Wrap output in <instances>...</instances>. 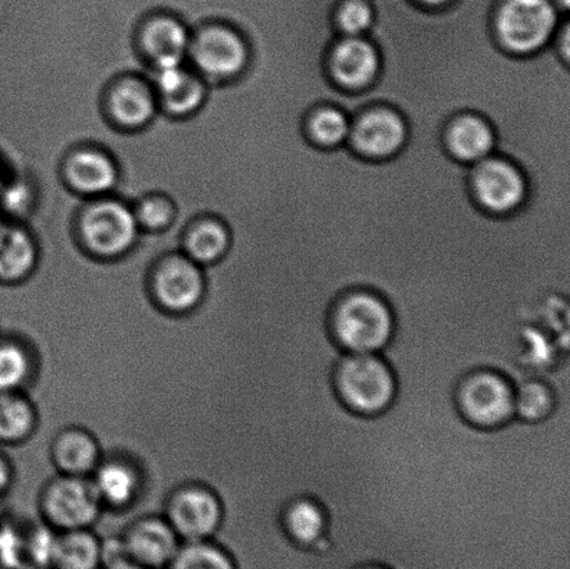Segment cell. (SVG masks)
Masks as SVG:
<instances>
[{
    "label": "cell",
    "mask_w": 570,
    "mask_h": 569,
    "mask_svg": "<svg viewBox=\"0 0 570 569\" xmlns=\"http://www.w3.org/2000/svg\"><path fill=\"white\" fill-rule=\"evenodd\" d=\"M330 332L345 354H379L394 334V314L382 295L351 290L335 301L328 315Z\"/></svg>",
    "instance_id": "cell-1"
},
{
    "label": "cell",
    "mask_w": 570,
    "mask_h": 569,
    "mask_svg": "<svg viewBox=\"0 0 570 569\" xmlns=\"http://www.w3.org/2000/svg\"><path fill=\"white\" fill-rule=\"evenodd\" d=\"M76 234L89 255L109 261L130 253L142 232L132 205L116 195H106L87 199L78 208Z\"/></svg>",
    "instance_id": "cell-2"
},
{
    "label": "cell",
    "mask_w": 570,
    "mask_h": 569,
    "mask_svg": "<svg viewBox=\"0 0 570 569\" xmlns=\"http://www.w3.org/2000/svg\"><path fill=\"white\" fill-rule=\"evenodd\" d=\"M563 14L554 0H502L494 14L497 39L517 56H532L549 47L560 31Z\"/></svg>",
    "instance_id": "cell-3"
},
{
    "label": "cell",
    "mask_w": 570,
    "mask_h": 569,
    "mask_svg": "<svg viewBox=\"0 0 570 569\" xmlns=\"http://www.w3.org/2000/svg\"><path fill=\"white\" fill-rule=\"evenodd\" d=\"M334 389L346 409L363 416L382 414L393 403V371L379 354H344L334 370Z\"/></svg>",
    "instance_id": "cell-4"
},
{
    "label": "cell",
    "mask_w": 570,
    "mask_h": 569,
    "mask_svg": "<svg viewBox=\"0 0 570 569\" xmlns=\"http://www.w3.org/2000/svg\"><path fill=\"white\" fill-rule=\"evenodd\" d=\"M188 58L206 82L237 80L247 71L250 48L244 33L225 21H205L191 28Z\"/></svg>",
    "instance_id": "cell-5"
},
{
    "label": "cell",
    "mask_w": 570,
    "mask_h": 569,
    "mask_svg": "<svg viewBox=\"0 0 570 569\" xmlns=\"http://www.w3.org/2000/svg\"><path fill=\"white\" fill-rule=\"evenodd\" d=\"M461 415L480 429H497L515 420L513 383L502 373L478 370L462 379L455 394Z\"/></svg>",
    "instance_id": "cell-6"
},
{
    "label": "cell",
    "mask_w": 570,
    "mask_h": 569,
    "mask_svg": "<svg viewBox=\"0 0 570 569\" xmlns=\"http://www.w3.org/2000/svg\"><path fill=\"white\" fill-rule=\"evenodd\" d=\"M102 510L89 478L56 475L39 496V514L58 532L92 529Z\"/></svg>",
    "instance_id": "cell-7"
},
{
    "label": "cell",
    "mask_w": 570,
    "mask_h": 569,
    "mask_svg": "<svg viewBox=\"0 0 570 569\" xmlns=\"http://www.w3.org/2000/svg\"><path fill=\"white\" fill-rule=\"evenodd\" d=\"M148 283L156 305L173 315L197 308L206 288L204 267L181 251L161 255L150 267Z\"/></svg>",
    "instance_id": "cell-8"
},
{
    "label": "cell",
    "mask_w": 570,
    "mask_h": 569,
    "mask_svg": "<svg viewBox=\"0 0 570 569\" xmlns=\"http://www.w3.org/2000/svg\"><path fill=\"white\" fill-rule=\"evenodd\" d=\"M471 187L479 205L494 215H511L528 198V182L522 170L497 154L472 166Z\"/></svg>",
    "instance_id": "cell-9"
},
{
    "label": "cell",
    "mask_w": 570,
    "mask_h": 569,
    "mask_svg": "<svg viewBox=\"0 0 570 569\" xmlns=\"http://www.w3.org/2000/svg\"><path fill=\"white\" fill-rule=\"evenodd\" d=\"M164 518L181 542L208 540L219 529L222 504L210 489L200 484H184L167 500Z\"/></svg>",
    "instance_id": "cell-10"
},
{
    "label": "cell",
    "mask_w": 570,
    "mask_h": 569,
    "mask_svg": "<svg viewBox=\"0 0 570 569\" xmlns=\"http://www.w3.org/2000/svg\"><path fill=\"white\" fill-rule=\"evenodd\" d=\"M191 37V27L180 17L156 11L139 22L136 42L145 63L155 70L186 65Z\"/></svg>",
    "instance_id": "cell-11"
},
{
    "label": "cell",
    "mask_w": 570,
    "mask_h": 569,
    "mask_svg": "<svg viewBox=\"0 0 570 569\" xmlns=\"http://www.w3.org/2000/svg\"><path fill=\"white\" fill-rule=\"evenodd\" d=\"M104 109L111 125L126 131L141 130L160 111L153 84L137 72H125L108 84L104 94Z\"/></svg>",
    "instance_id": "cell-12"
},
{
    "label": "cell",
    "mask_w": 570,
    "mask_h": 569,
    "mask_svg": "<svg viewBox=\"0 0 570 569\" xmlns=\"http://www.w3.org/2000/svg\"><path fill=\"white\" fill-rule=\"evenodd\" d=\"M60 169L67 187L86 199L115 194L120 182L114 156L95 145H77L67 150Z\"/></svg>",
    "instance_id": "cell-13"
},
{
    "label": "cell",
    "mask_w": 570,
    "mask_h": 569,
    "mask_svg": "<svg viewBox=\"0 0 570 569\" xmlns=\"http://www.w3.org/2000/svg\"><path fill=\"white\" fill-rule=\"evenodd\" d=\"M406 122L389 106H373L352 119L348 143L357 154L371 159H389L406 143Z\"/></svg>",
    "instance_id": "cell-14"
},
{
    "label": "cell",
    "mask_w": 570,
    "mask_h": 569,
    "mask_svg": "<svg viewBox=\"0 0 570 569\" xmlns=\"http://www.w3.org/2000/svg\"><path fill=\"white\" fill-rule=\"evenodd\" d=\"M382 59L376 45L367 37L335 39L327 58V69L338 87L348 91H362L379 77Z\"/></svg>",
    "instance_id": "cell-15"
},
{
    "label": "cell",
    "mask_w": 570,
    "mask_h": 569,
    "mask_svg": "<svg viewBox=\"0 0 570 569\" xmlns=\"http://www.w3.org/2000/svg\"><path fill=\"white\" fill-rule=\"evenodd\" d=\"M159 100L161 114L188 117L197 114L208 98L209 82L186 65L149 69L144 72Z\"/></svg>",
    "instance_id": "cell-16"
},
{
    "label": "cell",
    "mask_w": 570,
    "mask_h": 569,
    "mask_svg": "<svg viewBox=\"0 0 570 569\" xmlns=\"http://www.w3.org/2000/svg\"><path fill=\"white\" fill-rule=\"evenodd\" d=\"M128 560L148 569H166L177 555L181 539L164 517H145L121 533Z\"/></svg>",
    "instance_id": "cell-17"
},
{
    "label": "cell",
    "mask_w": 570,
    "mask_h": 569,
    "mask_svg": "<svg viewBox=\"0 0 570 569\" xmlns=\"http://www.w3.org/2000/svg\"><path fill=\"white\" fill-rule=\"evenodd\" d=\"M104 457L91 433L81 428H66L55 434L49 460L56 475L89 478Z\"/></svg>",
    "instance_id": "cell-18"
},
{
    "label": "cell",
    "mask_w": 570,
    "mask_h": 569,
    "mask_svg": "<svg viewBox=\"0 0 570 569\" xmlns=\"http://www.w3.org/2000/svg\"><path fill=\"white\" fill-rule=\"evenodd\" d=\"M445 145L455 159L473 166L494 155L495 133L482 116L463 114L446 126Z\"/></svg>",
    "instance_id": "cell-19"
},
{
    "label": "cell",
    "mask_w": 570,
    "mask_h": 569,
    "mask_svg": "<svg viewBox=\"0 0 570 569\" xmlns=\"http://www.w3.org/2000/svg\"><path fill=\"white\" fill-rule=\"evenodd\" d=\"M91 479L104 510H122L137 499L141 479L130 461L106 457L99 462Z\"/></svg>",
    "instance_id": "cell-20"
},
{
    "label": "cell",
    "mask_w": 570,
    "mask_h": 569,
    "mask_svg": "<svg viewBox=\"0 0 570 569\" xmlns=\"http://www.w3.org/2000/svg\"><path fill=\"white\" fill-rule=\"evenodd\" d=\"M232 234L225 222L212 215L194 217L184 227L180 251L199 266H209L225 258Z\"/></svg>",
    "instance_id": "cell-21"
},
{
    "label": "cell",
    "mask_w": 570,
    "mask_h": 569,
    "mask_svg": "<svg viewBox=\"0 0 570 569\" xmlns=\"http://www.w3.org/2000/svg\"><path fill=\"white\" fill-rule=\"evenodd\" d=\"M38 264L37 239L26 225L0 227V283L14 284L31 275Z\"/></svg>",
    "instance_id": "cell-22"
},
{
    "label": "cell",
    "mask_w": 570,
    "mask_h": 569,
    "mask_svg": "<svg viewBox=\"0 0 570 569\" xmlns=\"http://www.w3.org/2000/svg\"><path fill=\"white\" fill-rule=\"evenodd\" d=\"M570 377V365L563 366L551 381L543 377H528L513 386L515 418L535 423L547 420L557 409V387Z\"/></svg>",
    "instance_id": "cell-23"
},
{
    "label": "cell",
    "mask_w": 570,
    "mask_h": 569,
    "mask_svg": "<svg viewBox=\"0 0 570 569\" xmlns=\"http://www.w3.org/2000/svg\"><path fill=\"white\" fill-rule=\"evenodd\" d=\"M49 569H102L98 534L91 528L58 532Z\"/></svg>",
    "instance_id": "cell-24"
},
{
    "label": "cell",
    "mask_w": 570,
    "mask_h": 569,
    "mask_svg": "<svg viewBox=\"0 0 570 569\" xmlns=\"http://www.w3.org/2000/svg\"><path fill=\"white\" fill-rule=\"evenodd\" d=\"M282 521L285 533L301 548L311 549L327 534L326 511L311 498L291 501L284 509Z\"/></svg>",
    "instance_id": "cell-25"
},
{
    "label": "cell",
    "mask_w": 570,
    "mask_h": 569,
    "mask_svg": "<svg viewBox=\"0 0 570 569\" xmlns=\"http://www.w3.org/2000/svg\"><path fill=\"white\" fill-rule=\"evenodd\" d=\"M36 409L22 392H0V445H13L31 436Z\"/></svg>",
    "instance_id": "cell-26"
},
{
    "label": "cell",
    "mask_w": 570,
    "mask_h": 569,
    "mask_svg": "<svg viewBox=\"0 0 570 569\" xmlns=\"http://www.w3.org/2000/svg\"><path fill=\"white\" fill-rule=\"evenodd\" d=\"M32 372L30 350L20 340L0 336V392H22Z\"/></svg>",
    "instance_id": "cell-27"
},
{
    "label": "cell",
    "mask_w": 570,
    "mask_h": 569,
    "mask_svg": "<svg viewBox=\"0 0 570 569\" xmlns=\"http://www.w3.org/2000/svg\"><path fill=\"white\" fill-rule=\"evenodd\" d=\"M352 119L335 106H318L306 120V133L313 143L323 148H335L348 143Z\"/></svg>",
    "instance_id": "cell-28"
},
{
    "label": "cell",
    "mask_w": 570,
    "mask_h": 569,
    "mask_svg": "<svg viewBox=\"0 0 570 569\" xmlns=\"http://www.w3.org/2000/svg\"><path fill=\"white\" fill-rule=\"evenodd\" d=\"M166 569H236L232 557L214 540L183 542Z\"/></svg>",
    "instance_id": "cell-29"
},
{
    "label": "cell",
    "mask_w": 570,
    "mask_h": 569,
    "mask_svg": "<svg viewBox=\"0 0 570 569\" xmlns=\"http://www.w3.org/2000/svg\"><path fill=\"white\" fill-rule=\"evenodd\" d=\"M141 232L160 233L167 230L177 217L176 204L161 193H149L132 204Z\"/></svg>",
    "instance_id": "cell-30"
},
{
    "label": "cell",
    "mask_w": 570,
    "mask_h": 569,
    "mask_svg": "<svg viewBox=\"0 0 570 569\" xmlns=\"http://www.w3.org/2000/svg\"><path fill=\"white\" fill-rule=\"evenodd\" d=\"M37 204L36 184L30 177L16 173L6 180L0 192V209L14 220H26L32 214Z\"/></svg>",
    "instance_id": "cell-31"
},
{
    "label": "cell",
    "mask_w": 570,
    "mask_h": 569,
    "mask_svg": "<svg viewBox=\"0 0 570 569\" xmlns=\"http://www.w3.org/2000/svg\"><path fill=\"white\" fill-rule=\"evenodd\" d=\"M373 22L374 10L368 0H343L334 11L335 28L343 37H366Z\"/></svg>",
    "instance_id": "cell-32"
},
{
    "label": "cell",
    "mask_w": 570,
    "mask_h": 569,
    "mask_svg": "<svg viewBox=\"0 0 570 569\" xmlns=\"http://www.w3.org/2000/svg\"><path fill=\"white\" fill-rule=\"evenodd\" d=\"M11 482H13V470H11L8 457L0 451V503H3L8 494Z\"/></svg>",
    "instance_id": "cell-33"
},
{
    "label": "cell",
    "mask_w": 570,
    "mask_h": 569,
    "mask_svg": "<svg viewBox=\"0 0 570 569\" xmlns=\"http://www.w3.org/2000/svg\"><path fill=\"white\" fill-rule=\"evenodd\" d=\"M416 2L426 6V8H443V6L450 4L452 0H416Z\"/></svg>",
    "instance_id": "cell-34"
},
{
    "label": "cell",
    "mask_w": 570,
    "mask_h": 569,
    "mask_svg": "<svg viewBox=\"0 0 570 569\" xmlns=\"http://www.w3.org/2000/svg\"><path fill=\"white\" fill-rule=\"evenodd\" d=\"M102 569H148V568L138 566V565H136V562H134L131 560H126V561L119 562V565H115V566H111L108 568H102Z\"/></svg>",
    "instance_id": "cell-35"
},
{
    "label": "cell",
    "mask_w": 570,
    "mask_h": 569,
    "mask_svg": "<svg viewBox=\"0 0 570 569\" xmlns=\"http://www.w3.org/2000/svg\"><path fill=\"white\" fill-rule=\"evenodd\" d=\"M0 569H36L27 562H14V565H0Z\"/></svg>",
    "instance_id": "cell-36"
},
{
    "label": "cell",
    "mask_w": 570,
    "mask_h": 569,
    "mask_svg": "<svg viewBox=\"0 0 570 569\" xmlns=\"http://www.w3.org/2000/svg\"><path fill=\"white\" fill-rule=\"evenodd\" d=\"M554 2L563 14L569 16L570 0H554Z\"/></svg>",
    "instance_id": "cell-37"
},
{
    "label": "cell",
    "mask_w": 570,
    "mask_h": 569,
    "mask_svg": "<svg viewBox=\"0 0 570 569\" xmlns=\"http://www.w3.org/2000/svg\"><path fill=\"white\" fill-rule=\"evenodd\" d=\"M6 180H8V178H6L2 164H0V192H2Z\"/></svg>",
    "instance_id": "cell-38"
},
{
    "label": "cell",
    "mask_w": 570,
    "mask_h": 569,
    "mask_svg": "<svg viewBox=\"0 0 570 569\" xmlns=\"http://www.w3.org/2000/svg\"><path fill=\"white\" fill-rule=\"evenodd\" d=\"M356 569H389V568H385V567H382V566H362L360 568H356Z\"/></svg>",
    "instance_id": "cell-39"
},
{
    "label": "cell",
    "mask_w": 570,
    "mask_h": 569,
    "mask_svg": "<svg viewBox=\"0 0 570 569\" xmlns=\"http://www.w3.org/2000/svg\"><path fill=\"white\" fill-rule=\"evenodd\" d=\"M3 223H4V222L2 220V217H0V227H2V226H3Z\"/></svg>",
    "instance_id": "cell-40"
}]
</instances>
